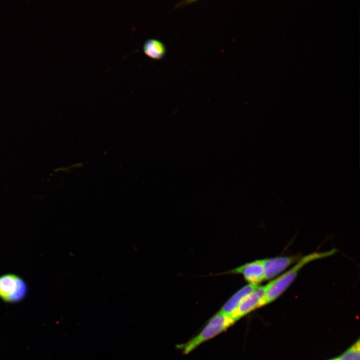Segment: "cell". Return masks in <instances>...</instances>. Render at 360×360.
Wrapping results in <instances>:
<instances>
[{"instance_id": "obj_1", "label": "cell", "mask_w": 360, "mask_h": 360, "mask_svg": "<svg viewBox=\"0 0 360 360\" xmlns=\"http://www.w3.org/2000/svg\"><path fill=\"white\" fill-rule=\"evenodd\" d=\"M336 252V249H332L327 252H313L300 258L292 268L264 285L266 292L259 308L278 298L294 281L299 271L306 264L313 260L331 256Z\"/></svg>"}, {"instance_id": "obj_2", "label": "cell", "mask_w": 360, "mask_h": 360, "mask_svg": "<svg viewBox=\"0 0 360 360\" xmlns=\"http://www.w3.org/2000/svg\"><path fill=\"white\" fill-rule=\"evenodd\" d=\"M235 322L230 316L220 312L214 316L196 336L187 342L178 346L184 354L192 351L202 342L223 332Z\"/></svg>"}, {"instance_id": "obj_3", "label": "cell", "mask_w": 360, "mask_h": 360, "mask_svg": "<svg viewBox=\"0 0 360 360\" xmlns=\"http://www.w3.org/2000/svg\"><path fill=\"white\" fill-rule=\"evenodd\" d=\"M28 292L25 280L14 274H6L0 276V299L8 303H16L23 300Z\"/></svg>"}, {"instance_id": "obj_4", "label": "cell", "mask_w": 360, "mask_h": 360, "mask_svg": "<svg viewBox=\"0 0 360 360\" xmlns=\"http://www.w3.org/2000/svg\"><path fill=\"white\" fill-rule=\"evenodd\" d=\"M265 292V286H259L254 290L243 299L232 313L230 317L236 322L254 310L259 308L260 303Z\"/></svg>"}, {"instance_id": "obj_5", "label": "cell", "mask_w": 360, "mask_h": 360, "mask_svg": "<svg viewBox=\"0 0 360 360\" xmlns=\"http://www.w3.org/2000/svg\"><path fill=\"white\" fill-rule=\"evenodd\" d=\"M298 256H277L262 260L265 280L272 279L300 259Z\"/></svg>"}, {"instance_id": "obj_6", "label": "cell", "mask_w": 360, "mask_h": 360, "mask_svg": "<svg viewBox=\"0 0 360 360\" xmlns=\"http://www.w3.org/2000/svg\"><path fill=\"white\" fill-rule=\"evenodd\" d=\"M232 272L242 274L249 284L258 285L265 280L262 260H254L244 264L234 269Z\"/></svg>"}, {"instance_id": "obj_7", "label": "cell", "mask_w": 360, "mask_h": 360, "mask_svg": "<svg viewBox=\"0 0 360 360\" xmlns=\"http://www.w3.org/2000/svg\"><path fill=\"white\" fill-rule=\"evenodd\" d=\"M258 286L259 285L248 284L242 287L230 297L218 312L230 316L243 299Z\"/></svg>"}, {"instance_id": "obj_8", "label": "cell", "mask_w": 360, "mask_h": 360, "mask_svg": "<svg viewBox=\"0 0 360 360\" xmlns=\"http://www.w3.org/2000/svg\"><path fill=\"white\" fill-rule=\"evenodd\" d=\"M143 50L146 56L155 60L162 58L166 53V47L164 44L155 38H150L145 41Z\"/></svg>"}, {"instance_id": "obj_9", "label": "cell", "mask_w": 360, "mask_h": 360, "mask_svg": "<svg viewBox=\"0 0 360 360\" xmlns=\"http://www.w3.org/2000/svg\"><path fill=\"white\" fill-rule=\"evenodd\" d=\"M360 340L356 341L349 348L344 352L340 356L338 360H360Z\"/></svg>"}, {"instance_id": "obj_10", "label": "cell", "mask_w": 360, "mask_h": 360, "mask_svg": "<svg viewBox=\"0 0 360 360\" xmlns=\"http://www.w3.org/2000/svg\"><path fill=\"white\" fill-rule=\"evenodd\" d=\"M328 360H338V358H335L330 359Z\"/></svg>"}]
</instances>
